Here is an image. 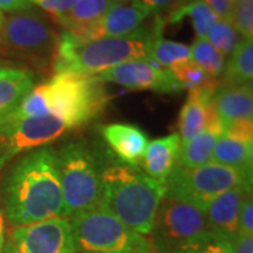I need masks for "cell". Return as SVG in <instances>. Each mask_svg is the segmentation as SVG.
Instances as JSON below:
<instances>
[{
    "label": "cell",
    "mask_w": 253,
    "mask_h": 253,
    "mask_svg": "<svg viewBox=\"0 0 253 253\" xmlns=\"http://www.w3.org/2000/svg\"><path fill=\"white\" fill-rule=\"evenodd\" d=\"M0 199L14 228L65 218L56 151L45 145L18 159L3 179Z\"/></svg>",
    "instance_id": "1"
},
{
    "label": "cell",
    "mask_w": 253,
    "mask_h": 253,
    "mask_svg": "<svg viewBox=\"0 0 253 253\" xmlns=\"http://www.w3.org/2000/svg\"><path fill=\"white\" fill-rule=\"evenodd\" d=\"M103 207L139 235H151L165 183L156 181L124 163H111L101 170Z\"/></svg>",
    "instance_id": "2"
},
{
    "label": "cell",
    "mask_w": 253,
    "mask_h": 253,
    "mask_svg": "<svg viewBox=\"0 0 253 253\" xmlns=\"http://www.w3.org/2000/svg\"><path fill=\"white\" fill-rule=\"evenodd\" d=\"M154 28L141 27L124 37H109L87 42H73L65 34L59 36L52 65L54 73L99 75L121 63L152 61Z\"/></svg>",
    "instance_id": "3"
},
{
    "label": "cell",
    "mask_w": 253,
    "mask_h": 253,
    "mask_svg": "<svg viewBox=\"0 0 253 253\" xmlns=\"http://www.w3.org/2000/svg\"><path fill=\"white\" fill-rule=\"evenodd\" d=\"M41 84L48 116L61 118L72 129L89 124L110 100L97 75L54 73Z\"/></svg>",
    "instance_id": "4"
},
{
    "label": "cell",
    "mask_w": 253,
    "mask_h": 253,
    "mask_svg": "<svg viewBox=\"0 0 253 253\" xmlns=\"http://www.w3.org/2000/svg\"><path fill=\"white\" fill-rule=\"evenodd\" d=\"M59 36L45 16L24 10L4 17L0 30V54L30 63L34 69L52 73Z\"/></svg>",
    "instance_id": "5"
},
{
    "label": "cell",
    "mask_w": 253,
    "mask_h": 253,
    "mask_svg": "<svg viewBox=\"0 0 253 253\" xmlns=\"http://www.w3.org/2000/svg\"><path fill=\"white\" fill-rule=\"evenodd\" d=\"M65 217H73L103 204L99 161L83 141H72L56 151Z\"/></svg>",
    "instance_id": "6"
},
{
    "label": "cell",
    "mask_w": 253,
    "mask_h": 253,
    "mask_svg": "<svg viewBox=\"0 0 253 253\" xmlns=\"http://www.w3.org/2000/svg\"><path fill=\"white\" fill-rule=\"evenodd\" d=\"M165 186L168 197L206 211L218 196L241 186H252V172L236 170L215 162L193 169L176 163Z\"/></svg>",
    "instance_id": "7"
},
{
    "label": "cell",
    "mask_w": 253,
    "mask_h": 253,
    "mask_svg": "<svg viewBox=\"0 0 253 253\" xmlns=\"http://www.w3.org/2000/svg\"><path fill=\"white\" fill-rule=\"evenodd\" d=\"M76 252L139 253L151 244L103 206L71 217Z\"/></svg>",
    "instance_id": "8"
},
{
    "label": "cell",
    "mask_w": 253,
    "mask_h": 253,
    "mask_svg": "<svg viewBox=\"0 0 253 253\" xmlns=\"http://www.w3.org/2000/svg\"><path fill=\"white\" fill-rule=\"evenodd\" d=\"M72 128L61 118L16 117L9 114L0 120V170L20 154L45 146Z\"/></svg>",
    "instance_id": "9"
},
{
    "label": "cell",
    "mask_w": 253,
    "mask_h": 253,
    "mask_svg": "<svg viewBox=\"0 0 253 253\" xmlns=\"http://www.w3.org/2000/svg\"><path fill=\"white\" fill-rule=\"evenodd\" d=\"M204 231H207L204 211L165 194L156 212L149 244L152 252L172 253Z\"/></svg>",
    "instance_id": "10"
},
{
    "label": "cell",
    "mask_w": 253,
    "mask_h": 253,
    "mask_svg": "<svg viewBox=\"0 0 253 253\" xmlns=\"http://www.w3.org/2000/svg\"><path fill=\"white\" fill-rule=\"evenodd\" d=\"M9 245L13 253H76L71 221L63 217L14 228Z\"/></svg>",
    "instance_id": "11"
},
{
    "label": "cell",
    "mask_w": 253,
    "mask_h": 253,
    "mask_svg": "<svg viewBox=\"0 0 253 253\" xmlns=\"http://www.w3.org/2000/svg\"><path fill=\"white\" fill-rule=\"evenodd\" d=\"M100 81L116 83L132 90H152L165 94H176L181 86L169 69L159 66L154 61L136 59L121 63L97 75Z\"/></svg>",
    "instance_id": "12"
},
{
    "label": "cell",
    "mask_w": 253,
    "mask_h": 253,
    "mask_svg": "<svg viewBox=\"0 0 253 253\" xmlns=\"http://www.w3.org/2000/svg\"><path fill=\"white\" fill-rule=\"evenodd\" d=\"M149 14L151 13L148 10L134 0L126 3H114L107 13L94 23L69 31L63 30L62 33L73 42H87L109 37H124L141 27L142 21Z\"/></svg>",
    "instance_id": "13"
},
{
    "label": "cell",
    "mask_w": 253,
    "mask_h": 253,
    "mask_svg": "<svg viewBox=\"0 0 253 253\" xmlns=\"http://www.w3.org/2000/svg\"><path fill=\"white\" fill-rule=\"evenodd\" d=\"M214 93L215 90L189 93L177 121V134L180 136L181 144L204 131H212L219 135L222 134L217 111L212 104Z\"/></svg>",
    "instance_id": "14"
},
{
    "label": "cell",
    "mask_w": 253,
    "mask_h": 253,
    "mask_svg": "<svg viewBox=\"0 0 253 253\" xmlns=\"http://www.w3.org/2000/svg\"><path fill=\"white\" fill-rule=\"evenodd\" d=\"M251 187L252 186H241L229 190L218 196L208 206L204 211L208 231H214L232 241V238L238 234V219L241 208L244 206L245 200L252 196Z\"/></svg>",
    "instance_id": "15"
},
{
    "label": "cell",
    "mask_w": 253,
    "mask_h": 253,
    "mask_svg": "<svg viewBox=\"0 0 253 253\" xmlns=\"http://www.w3.org/2000/svg\"><path fill=\"white\" fill-rule=\"evenodd\" d=\"M100 132L110 149L124 165L135 169L141 166L149 141L139 126L126 123H111L101 126Z\"/></svg>",
    "instance_id": "16"
},
{
    "label": "cell",
    "mask_w": 253,
    "mask_h": 253,
    "mask_svg": "<svg viewBox=\"0 0 253 253\" xmlns=\"http://www.w3.org/2000/svg\"><path fill=\"white\" fill-rule=\"evenodd\" d=\"M212 104L222 131L235 124L253 123L252 82L236 87L219 86L212 96Z\"/></svg>",
    "instance_id": "17"
},
{
    "label": "cell",
    "mask_w": 253,
    "mask_h": 253,
    "mask_svg": "<svg viewBox=\"0 0 253 253\" xmlns=\"http://www.w3.org/2000/svg\"><path fill=\"white\" fill-rule=\"evenodd\" d=\"M180 149L181 139L177 132L148 142L141 162L145 174L154 180L165 183L169 173L179 162Z\"/></svg>",
    "instance_id": "18"
},
{
    "label": "cell",
    "mask_w": 253,
    "mask_h": 253,
    "mask_svg": "<svg viewBox=\"0 0 253 253\" xmlns=\"http://www.w3.org/2000/svg\"><path fill=\"white\" fill-rule=\"evenodd\" d=\"M34 72L16 65L0 69V120L9 116L34 87Z\"/></svg>",
    "instance_id": "19"
},
{
    "label": "cell",
    "mask_w": 253,
    "mask_h": 253,
    "mask_svg": "<svg viewBox=\"0 0 253 253\" xmlns=\"http://www.w3.org/2000/svg\"><path fill=\"white\" fill-rule=\"evenodd\" d=\"M252 142L221 134L212 151V162L236 170L252 172Z\"/></svg>",
    "instance_id": "20"
},
{
    "label": "cell",
    "mask_w": 253,
    "mask_h": 253,
    "mask_svg": "<svg viewBox=\"0 0 253 253\" xmlns=\"http://www.w3.org/2000/svg\"><path fill=\"white\" fill-rule=\"evenodd\" d=\"M253 76V42L242 38L234 48L229 61L224 68L219 86L236 87L252 82Z\"/></svg>",
    "instance_id": "21"
},
{
    "label": "cell",
    "mask_w": 253,
    "mask_h": 253,
    "mask_svg": "<svg viewBox=\"0 0 253 253\" xmlns=\"http://www.w3.org/2000/svg\"><path fill=\"white\" fill-rule=\"evenodd\" d=\"M165 21L162 17H156L154 24V41H152V61L169 71L179 63L191 61V51L186 44L165 40L162 37Z\"/></svg>",
    "instance_id": "22"
},
{
    "label": "cell",
    "mask_w": 253,
    "mask_h": 253,
    "mask_svg": "<svg viewBox=\"0 0 253 253\" xmlns=\"http://www.w3.org/2000/svg\"><path fill=\"white\" fill-rule=\"evenodd\" d=\"M114 3V0H81L72 10L62 16L52 17V20L55 24L69 31L94 23L96 20L103 17Z\"/></svg>",
    "instance_id": "23"
},
{
    "label": "cell",
    "mask_w": 253,
    "mask_h": 253,
    "mask_svg": "<svg viewBox=\"0 0 253 253\" xmlns=\"http://www.w3.org/2000/svg\"><path fill=\"white\" fill-rule=\"evenodd\" d=\"M219 134L212 131H204L194 138L181 144L179 165L187 169L199 168L212 162V151Z\"/></svg>",
    "instance_id": "24"
},
{
    "label": "cell",
    "mask_w": 253,
    "mask_h": 253,
    "mask_svg": "<svg viewBox=\"0 0 253 253\" xmlns=\"http://www.w3.org/2000/svg\"><path fill=\"white\" fill-rule=\"evenodd\" d=\"M183 18L191 20V24L197 34V38H206L210 27L218 20L217 16L212 13V10L201 0H193V1H187L180 6L173 7L166 23L176 24V23H180Z\"/></svg>",
    "instance_id": "25"
},
{
    "label": "cell",
    "mask_w": 253,
    "mask_h": 253,
    "mask_svg": "<svg viewBox=\"0 0 253 253\" xmlns=\"http://www.w3.org/2000/svg\"><path fill=\"white\" fill-rule=\"evenodd\" d=\"M170 72L176 78V81L179 82L181 90H189V93L217 90L219 87V81L211 78L193 61H187L173 66Z\"/></svg>",
    "instance_id": "26"
},
{
    "label": "cell",
    "mask_w": 253,
    "mask_h": 253,
    "mask_svg": "<svg viewBox=\"0 0 253 253\" xmlns=\"http://www.w3.org/2000/svg\"><path fill=\"white\" fill-rule=\"evenodd\" d=\"M191 51V61L208 73L211 78H219L225 68V58L208 42L207 38H196Z\"/></svg>",
    "instance_id": "27"
},
{
    "label": "cell",
    "mask_w": 253,
    "mask_h": 253,
    "mask_svg": "<svg viewBox=\"0 0 253 253\" xmlns=\"http://www.w3.org/2000/svg\"><path fill=\"white\" fill-rule=\"evenodd\" d=\"M172 253H232L231 241L214 231H204Z\"/></svg>",
    "instance_id": "28"
},
{
    "label": "cell",
    "mask_w": 253,
    "mask_h": 253,
    "mask_svg": "<svg viewBox=\"0 0 253 253\" xmlns=\"http://www.w3.org/2000/svg\"><path fill=\"white\" fill-rule=\"evenodd\" d=\"M206 38L224 58L232 54L234 48L238 44V33L228 20L218 18L210 27Z\"/></svg>",
    "instance_id": "29"
},
{
    "label": "cell",
    "mask_w": 253,
    "mask_h": 253,
    "mask_svg": "<svg viewBox=\"0 0 253 253\" xmlns=\"http://www.w3.org/2000/svg\"><path fill=\"white\" fill-rule=\"evenodd\" d=\"M238 34L252 40L253 37V0L234 1V9L229 18Z\"/></svg>",
    "instance_id": "30"
},
{
    "label": "cell",
    "mask_w": 253,
    "mask_h": 253,
    "mask_svg": "<svg viewBox=\"0 0 253 253\" xmlns=\"http://www.w3.org/2000/svg\"><path fill=\"white\" fill-rule=\"evenodd\" d=\"M81 0H31L33 4H38L40 7L48 11L52 17L62 16L72 10Z\"/></svg>",
    "instance_id": "31"
},
{
    "label": "cell",
    "mask_w": 253,
    "mask_h": 253,
    "mask_svg": "<svg viewBox=\"0 0 253 253\" xmlns=\"http://www.w3.org/2000/svg\"><path fill=\"white\" fill-rule=\"evenodd\" d=\"M238 234L252 235L253 234V203L252 196L245 200L238 219Z\"/></svg>",
    "instance_id": "32"
},
{
    "label": "cell",
    "mask_w": 253,
    "mask_h": 253,
    "mask_svg": "<svg viewBox=\"0 0 253 253\" xmlns=\"http://www.w3.org/2000/svg\"><path fill=\"white\" fill-rule=\"evenodd\" d=\"M212 13L217 16L219 20H228L231 18L232 9H234V0H204Z\"/></svg>",
    "instance_id": "33"
},
{
    "label": "cell",
    "mask_w": 253,
    "mask_h": 253,
    "mask_svg": "<svg viewBox=\"0 0 253 253\" xmlns=\"http://www.w3.org/2000/svg\"><path fill=\"white\" fill-rule=\"evenodd\" d=\"M232 253H253V236L236 234L232 241Z\"/></svg>",
    "instance_id": "34"
},
{
    "label": "cell",
    "mask_w": 253,
    "mask_h": 253,
    "mask_svg": "<svg viewBox=\"0 0 253 253\" xmlns=\"http://www.w3.org/2000/svg\"><path fill=\"white\" fill-rule=\"evenodd\" d=\"M30 9H33L31 0H0V11H7L13 14Z\"/></svg>",
    "instance_id": "35"
},
{
    "label": "cell",
    "mask_w": 253,
    "mask_h": 253,
    "mask_svg": "<svg viewBox=\"0 0 253 253\" xmlns=\"http://www.w3.org/2000/svg\"><path fill=\"white\" fill-rule=\"evenodd\" d=\"M134 1H136L139 6H142L152 14V13L169 7L170 4H174L177 0H134Z\"/></svg>",
    "instance_id": "36"
},
{
    "label": "cell",
    "mask_w": 253,
    "mask_h": 253,
    "mask_svg": "<svg viewBox=\"0 0 253 253\" xmlns=\"http://www.w3.org/2000/svg\"><path fill=\"white\" fill-rule=\"evenodd\" d=\"M4 245H6V225H4V214L0 204V253L3 252Z\"/></svg>",
    "instance_id": "37"
},
{
    "label": "cell",
    "mask_w": 253,
    "mask_h": 253,
    "mask_svg": "<svg viewBox=\"0 0 253 253\" xmlns=\"http://www.w3.org/2000/svg\"><path fill=\"white\" fill-rule=\"evenodd\" d=\"M16 65H18V63L11 62V61L1 59V58H0V69H3V68H9V66H16Z\"/></svg>",
    "instance_id": "38"
},
{
    "label": "cell",
    "mask_w": 253,
    "mask_h": 253,
    "mask_svg": "<svg viewBox=\"0 0 253 253\" xmlns=\"http://www.w3.org/2000/svg\"><path fill=\"white\" fill-rule=\"evenodd\" d=\"M1 253H13L11 248H10L9 242H6V245H4V249H3V252Z\"/></svg>",
    "instance_id": "39"
},
{
    "label": "cell",
    "mask_w": 253,
    "mask_h": 253,
    "mask_svg": "<svg viewBox=\"0 0 253 253\" xmlns=\"http://www.w3.org/2000/svg\"><path fill=\"white\" fill-rule=\"evenodd\" d=\"M139 253H154V252H152V248L149 246V248H146V249H144V251H141Z\"/></svg>",
    "instance_id": "40"
},
{
    "label": "cell",
    "mask_w": 253,
    "mask_h": 253,
    "mask_svg": "<svg viewBox=\"0 0 253 253\" xmlns=\"http://www.w3.org/2000/svg\"><path fill=\"white\" fill-rule=\"evenodd\" d=\"M3 20H4V16H3V13L0 11V30H1V24H3Z\"/></svg>",
    "instance_id": "41"
},
{
    "label": "cell",
    "mask_w": 253,
    "mask_h": 253,
    "mask_svg": "<svg viewBox=\"0 0 253 253\" xmlns=\"http://www.w3.org/2000/svg\"><path fill=\"white\" fill-rule=\"evenodd\" d=\"M116 3H126V1H131V0H114Z\"/></svg>",
    "instance_id": "42"
},
{
    "label": "cell",
    "mask_w": 253,
    "mask_h": 253,
    "mask_svg": "<svg viewBox=\"0 0 253 253\" xmlns=\"http://www.w3.org/2000/svg\"><path fill=\"white\" fill-rule=\"evenodd\" d=\"M86 253H97V252H86Z\"/></svg>",
    "instance_id": "43"
},
{
    "label": "cell",
    "mask_w": 253,
    "mask_h": 253,
    "mask_svg": "<svg viewBox=\"0 0 253 253\" xmlns=\"http://www.w3.org/2000/svg\"><path fill=\"white\" fill-rule=\"evenodd\" d=\"M234 1H239V0H234Z\"/></svg>",
    "instance_id": "44"
}]
</instances>
